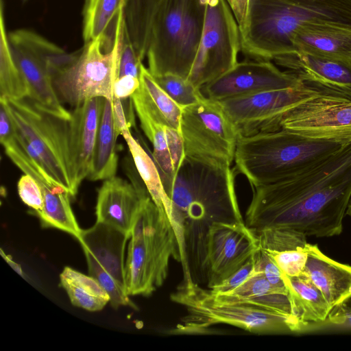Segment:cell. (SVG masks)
<instances>
[{
    "label": "cell",
    "mask_w": 351,
    "mask_h": 351,
    "mask_svg": "<svg viewBox=\"0 0 351 351\" xmlns=\"http://www.w3.org/2000/svg\"><path fill=\"white\" fill-rule=\"evenodd\" d=\"M252 189L245 223L256 233L285 228L306 237L339 235L351 197V141L293 176Z\"/></svg>",
    "instance_id": "obj_1"
},
{
    "label": "cell",
    "mask_w": 351,
    "mask_h": 351,
    "mask_svg": "<svg viewBox=\"0 0 351 351\" xmlns=\"http://www.w3.org/2000/svg\"><path fill=\"white\" fill-rule=\"evenodd\" d=\"M230 166L184 156L167 191L182 282L206 285L208 233L214 223L245 222L236 193L237 171Z\"/></svg>",
    "instance_id": "obj_2"
},
{
    "label": "cell",
    "mask_w": 351,
    "mask_h": 351,
    "mask_svg": "<svg viewBox=\"0 0 351 351\" xmlns=\"http://www.w3.org/2000/svg\"><path fill=\"white\" fill-rule=\"evenodd\" d=\"M311 25L351 28V0H249L241 51L258 60L294 53L295 33Z\"/></svg>",
    "instance_id": "obj_3"
},
{
    "label": "cell",
    "mask_w": 351,
    "mask_h": 351,
    "mask_svg": "<svg viewBox=\"0 0 351 351\" xmlns=\"http://www.w3.org/2000/svg\"><path fill=\"white\" fill-rule=\"evenodd\" d=\"M350 141L310 138L284 128L239 136L234 168L252 188L265 185L304 170Z\"/></svg>",
    "instance_id": "obj_4"
},
{
    "label": "cell",
    "mask_w": 351,
    "mask_h": 351,
    "mask_svg": "<svg viewBox=\"0 0 351 351\" xmlns=\"http://www.w3.org/2000/svg\"><path fill=\"white\" fill-rule=\"evenodd\" d=\"M179 262V246L167 214L143 193L130 232L125 263V286L129 295L149 296L161 287L170 259Z\"/></svg>",
    "instance_id": "obj_5"
},
{
    "label": "cell",
    "mask_w": 351,
    "mask_h": 351,
    "mask_svg": "<svg viewBox=\"0 0 351 351\" xmlns=\"http://www.w3.org/2000/svg\"><path fill=\"white\" fill-rule=\"evenodd\" d=\"M170 298L186 312L180 323L171 330L175 335L203 333L218 324L234 326L260 335L298 332L306 326L295 316L246 304L220 302L213 297L210 289L194 282H182Z\"/></svg>",
    "instance_id": "obj_6"
},
{
    "label": "cell",
    "mask_w": 351,
    "mask_h": 351,
    "mask_svg": "<svg viewBox=\"0 0 351 351\" xmlns=\"http://www.w3.org/2000/svg\"><path fill=\"white\" fill-rule=\"evenodd\" d=\"M125 30L123 10L110 33L84 43L69 62L53 73V84L62 102L75 107L94 97L113 99Z\"/></svg>",
    "instance_id": "obj_7"
},
{
    "label": "cell",
    "mask_w": 351,
    "mask_h": 351,
    "mask_svg": "<svg viewBox=\"0 0 351 351\" xmlns=\"http://www.w3.org/2000/svg\"><path fill=\"white\" fill-rule=\"evenodd\" d=\"M206 5L200 0H164L153 20L147 51L153 76L188 79L200 43Z\"/></svg>",
    "instance_id": "obj_8"
},
{
    "label": "cell",
    "mask_w": 351,
    "mask_h": 351,
    "mask_svg": "<svg viewBox=\"0 0 351 351\" xmlns=\"http://www.w3.org/2000/svg\"><path fill=\"white\" fill-rule=\"evenodd\" d=\"M16 132L40 157L49 175L73 197L71 176L69 121L37 106L28 98L0 99Z\"/></svg>",
    "instance_id": "obj_9"
},
{
    "label": "cell",
    "mask_w": 351,
    "mask_h": 351,
    "mask_svg": "<svg viewBox=\"0 0 351 351\" xmlns=\"http://www.w3.org/2000/svg\"><path fill=\"white\" fill-rule=\"evenodd\" d=\"M12 57L28 87V99L41 109L69 121L67 110L54 88L51 75L71 56L40 35L25 29L8 33Z\"/></svg>",
    "instance_id": "obj_10"
},
{
    "label": "cell",
    "mask_w": 351,
    "mask_h": 351,
    "mask_svg": "<svg viewBox=\"0 0 351 351\" xmlns=\"http://www.w3.org/2000/svg\"><path fill=\"white\" fill-rule=\"evenodd\" d=\"M180 130L185 156L232 165L239 134L218 101L203 96L183 108Z\"/></svg>",
    "instance_id": "obj_11"
},
{
    "label": "cell",
    "mask_w": 351,
    "mask_h": 351,
    "mask_svg": "<svg viewBox=\"0 0 351 351\" xmlns=\"http://www.w3.org/2000/svg\"><path fill=\"white\" fill-rule=\"evenodd\" d=\"M239 25L226 0L206 5L199 47L188 80L197 88L219 77L238 62Z\"/></svg>",
    "instance_id": "obj_12"
},
{
    "label": "cell",
    "mask_w": 351,
    "mask_h": 351,
    "mask_svg": "<svg viewBox=\"0 0 351 351\" xmlns=\"http://www.w3.org/2000/svg\"><path fill=\"white\" fill-rule=\"evenodd\" d=\"M322 94L304 84L299 87L249 94L218 101L239 136L280 129V121L291 109Z\"/></svg>",
    "instance_id": "obj_13"
},
{
    "label": "cell",
    "mask_w": 351,
    "mask_h": 351,
    "mask_svg": "<svg viewBox=\"0 0 351 351\" xmlns=\"http://www.w3.org/2000/svg\"><path fill=\"white\" fill-rule=\"evenodd\" d=\"M258 250V237L245 222L214 223L207 239V289L220 285L252 258Z\"/></svg>",
    "instance_id": "obj_14"
},
{
    "label": "cell",
    "mask_w": 351,
    "mask_h": 351,
    "mask_svg": "<svg viewBox=\"0 0 351 351\" xmlns=\"http://www.w3.org/2000/svg\"><path fill=\"white\" fill-rule=\"evenodd\" d=\"M280 127L314 138H351V99L319 94L289 110Z\"/></svg>",
    "instance_id": "obj_15"
},
{
    "label": "cell",
    "mask_w": 351,
    "mask_h": 351,
    "mask_svg": "<svg viewBox=\"0 0 351 351\" xmlns=\"http://www.w3.org/2000/svg\"><path fill=\"white\" fill-rule=\"evenodd\" d=\"M303 82L290 71L280 70L270 60L237 62L231 69L200 88L216 101L264 91L296 88Z\"/></svg>",
    "instance_id": "obj_16"
},
{
    "label": "cell",
    "mask_w": 351,
    "mask_h": 351,
    "mask_svg": "<svg viewBox=\"0 0 351 351\" xmlns=\"http://www.w3.org/2000/svg\"><path fill=\"white\" fill-rule=\"evenodd\" d=\"M274 60L295 74L303 84L321 93L351 99V64L301 52Z\"/></svg>",
    "instance_id": "obj_17"
},
{
    "label": "cell",
    "mask_w": 351,
    "mask_h": 351,
    "mask_svg": "<svg viewBox=\"0 0 351 351\" xmlns=\"http://www.w3.org/2000/svg\"><path fill=\"white\" fill-rule=\"evenodd\" d=\"M104 101L105 98L94 97L71 112L69 141L73 197L90 171Z\"/></svg>",
    "instance_id": "obj_18"
},
{
    "label": "cell",
    "mask_w": 351,
    "mask_h": 351,
    "mask_svg": "<svg viewBox=\"0 0 351 351\" xmlns=\"http://www.w3.org/2000/svg\"><path fill=\"white\" fill-rule=\"evenodd\" d=\"M145 191L141 180L130 183L116 176L105 180L97 193L96 221L130 234L141 196Z\"/></svg>",
    "instance_id": "obj_19"
},
{
    "label": "cell",
    "mask_w": 351,
    "mask_h": 351,
    "mask_svg": "<svg viewBox=\"0 0 351 351\" xmlns=\"http://www.w3.org/2000/svg\"><path fill=\"white\" fill-rule=\"evenodd\" d=\"M131 99L142 130L152 145V156L167 192L185 156L180 131L164 125L138 99Z\"/></svg>",
    "instance_id": "obj_20"
},
{
    "label": "cell",
    "mask_w": 351,
    "mask_h": 351,
    "mask_svg": "<svg viewBox=\"0 0 351 351\" xmlns=\"http://www.w3.org/2000/svg\"><path fill=\"white\" fill-rule=\"evenodd\" d=\"M307 260L303 273L321 291L330 307L351 297V266L324 254L317 245H306Z\"/></svg>",
    "instance_id": "obj_21"
},
{
    "label": "cell",
    "mask_w": 351,
    "mask_h": 351,
    "mask_svg": "<svg viewBox=\"0 0 351 351\" xmlns=\"http://www.w3.org/2000/svg\"><path fill=\"white\" fill-rule=\"evenodd\" d=\"M260 249L286 276L303 273L307 260L306 236L293 229L269 228L256 233Z\"/></svg>",
    "instance_id": "obj_22"
},
{
    "label": "cell",
    "mask_w": 351,
    "mask_h": 351,
    "mask_svg": "<svg viewBox=\"0 0 351 351\" xmlns=\"http://www.w3.org/2000/svg\"><path fill=\"white\" fill-rule=\"evenodd\" d=\"M130 237L129 234L96 221L91 228L82 230L77 240L83 250L88 251L106 271L125 285V251Z\"/></svg>",
    "instance_id": "obj_23"
},
{
    "label": "cell",
    "mask_w": 351,
    "mask_h": 351,
    "mask_svg": "<svg viewBox=\"0 0 351 351\" xmlns=\"http://www.w3.org/2000/svg\"><path fill=\"white\" fill-rule=\"evenodd\" d=\"M210 293L220 302L246 304L280 314L295 316L288 292L272 285L264 276L256 260L250 274L236 289L223 294Z\"/></svg>",
    "instance_id": "obj_24"
},
{
    "label": "cell",
    "mask_w": 351,
    "mask_h": 351,
    "mask_svg": "<svg viewBox=\"0 0 351 351\" xmlns=\"http://www.w3.org/2000/svg\"><path fill=\"white\" fill-rule=\"evenodd\" d=\"M295 52L306 53L351 64V28L311 25L292 38Z\"/></svg>",
    "instance_id": "obj_25"
},
{
    "label": "cell",
    "mask_w": 351,
    "mask_h": 351,
    "mask_svg": "<svg viewBox=\"0 0 351 351\" xmlns=\"http://www.w3.org/2000/svg\"><path fill=\"white\" fill-rule=\"evenodd\" d=\"M119 135L114 121L112 101L105 99L87 179L105 180L116 176L119 158L116 147Z\"/></svg>",
    "instance_id": "obj_26"
},
{
    "label": "cell",
    "mask_w": 351,
    "mask_h": 351,
    "mask_svg": "<svg viewBox=\"0 0 351 351\" xmlns=\"http://www.w3.org/2000/svg\"><path fill=\"white\" fill-rule=\"evenodd\" d=\"M36 180L44 199L43 208L36 215L42 226L58 229L78 239L82 230L71 206V193L56 182L40 178Z\"/></svg>",
    "instance_id": "obj_27"
},
{
    "label": "cell",
    "mask_w": 351,
    "mask_h": 351,
    "mask_svg": "<svg viewBox=\"0 0 351 351\" xmlns=\"http://www.w3.org/2000/svg\"><path fill=\"white\" fill-rule=\"evenodd\" d=\"M282 278L295 316L305 325L328 319L332 308L306 275L288 276L282 273Z\"/></svg>",
    "instance_id": "obj_28"
},
{
    "label": "cell",
    "mask_w": 351,
    "mask_h": 351,
    "mask_svg": "<svg viewBox=\"0 0 351 351\" xmlns=\"http://www.w3.org/2000/svg\"><path fill=\"white\" fill-rule=\"evenodd\" d=\"M60 280L75 306L95 312L101 311L110 302L108 293L90 275L65 267L60 274Z\"/></svg>",
    "instance_id": "obj_29"
},
{
    "label": "cell",
    "mask_w": 351,
    "mask_h": 351,
    "mask_svg": "<svg viewBox=\"0 0 351 351\" xmlns=\"http://www.w3.org/2000/svg\"><path fill=\"white\" fill-rule=\"evenodd\" d=\"M140 81V86L134 94L164 125L180 131L182 108L158 84L143 64Z\"/></svg>",
    "instance_id": "obj_30"
},
{
    "label": "cell",
    "mask_w": 351,
    "mask_h": 351,
    "mask_svg": "<svg viewBox=\"0 0 351 351\" xmlns=\"http://www.w3.org/2000/svg\"><path fill=\"white\" fill-rule=\"evenodd\" d=\"M132 157L138 175L155 204L167 215L170 199L164 188L159 170L152 156L132 134L130 128L121 132Z\"/></svg>",
    "instance_id": "obj_31"
},
{
    "label": "cell",
    "mask_w": 351,
    "mask_h": 351,
    "mask_svg": "<svg viewBox=\"0 0 351 351\" xmlns=\"http://www.w3.org/2000/svg\"><path fill=\"white\" fill-rule=\"evenodd\" d=\"M26 81L16 64L9 45L5 28L3 1H0V99L27 98Z\"/></svg>",
    "instance_id": "obj_32"
},
{
    "label": "cell",
    "mask_w": 351,
    "mask_h": 351,
    "mask_svg": "<svg viewBox=\"0 0 351 351\" xmlns=\"http://www.w3.org/2000/svg\"><path fill=\"white\" fill-rule=\"evenodd\" d=\"M125 4V0H85L82 12L84 43L106 34Z\"/></svg>",
    "instance_id": "obj_33"
},
{
    "label": "cell",
    "mask_w": 351,
    "mask_h": 351,
    "mask_svg": "<svg viewBox=\"0 0 351 351\" xmlns=\"http://www.w3.org/2000/svg\"><path fill=\"white\" fill-rule=\"evenodd\" d=\"M86 259L89 275L93 277L108 293L110 303L114 308L128 306L135 308L129 298L124 285L106 271L86 250H83Z\"/></svg>",
    "instance_id": "obj_34"
},
{
    "label": "cell",
    "mask_w": 351,
    "mask_h": 351,
    "mask_svg": "<svg viewBox=\"0 0 351 351\" xmlns=\"http://www.w3.org/2000/svg\"><path fill=\"white\" fill-rule=\"evenodd\" d=\"M153 77L164 91L182 108L195 104L204 96L188 79L173 74Z\"/></svg>",
    "instance_id": "obj_35"
},
{
    "label": "cell",
    "mask_w": 351,
    "mask_h": 351,
    "mask_svg": "<svg viewBox=\"0 0 351 351\" xmlns=\"http://www.w3.org/2000/svg\"><path fill=\"white\" fill-rule=\"evenodd\" d=\"M17 189L21 199L37 215L43 208L44 199L40 187L30 175H23L18 181Z\"/></svg>",
    "instance_id": "obj_36"
},
{
    "label": "cell",
    "mask_w": 351,
    "mask_h": 351,
    "mask_svg": "<svg viewBox=\"0 0 351 351\" xmlns=\"http://www.w3.org/2000/svg\"><path fill=\"white\" fill-rule=\"evenodd\" d=\"M142 64L143 61L138 56L125 29L119 57L118 77L130 75L140 78Z\"/></svg>",
    "instance_id": "obj_37"
},
{
    "label": "cell",
    "mask_w": 351,
    "mask_h": 351,
    "mask_svg": "<svg viewBox=\"0 0 351 351\" xmlns=\"http://www.w3.org/2000/svg\"><path fill=\"white\" fill-rule=\"evenodd\" d=\"M254 264L255 255L241 269L220 285L210 289V291L214 294H223L236 289L248 277L254 267Z\"/></svg>",
    "instance_id": "obj_38"
},
{
    "label": "cell",
    "mask_w": 351,
    "mask_h": 351,
    "mask_svg": "<svg viewBox=\"0 0 351 351\" xmlns=\"http://www.w3.org/2000/svg\"><path fill=\"white\" fill-rule=\"evenodd\" d=\"M140 84V78L138 77L130 75L118 77L114 84L113 99H130L139 88Z\"/></svg>",
    "instance_id": "obj_39"
},
{
    "label": "cell",
    "mask_w": 351,
    "mask_h": 351,
    "mask_svg": "<svg viewBox=\"0 0 351 351\" xmlns=\"http://www.w3.org/2000/svg\"><path fill=\"white\" fill-rule=\"evenodd\" d=\"M328 319L332 324L351 328V297L334 306L331 309Z\"/></svg>",
    "instance_id": "obj_40"
},
{
    "label": "cell",
    "mask_w": 351,
    "mask_h": 351,
    "mask_svg": "<svg viewBox=\"0 0 351 351\" xmlns=\"http://www.w3.org/2000/svg\"><path fill=\"white\" fill-rule=\"evenodd\" d=\"M112 101L114 124L118 132L121 135L124 130L131 128L134 123V117L126 115L124 99H114Z\"/></svg>",
    "instance_id": "obj_41"
},
{
    "label": "cell",
    "mask_w": 351,
    "mask_h": 351,
    "mask_svg": "<svg viewBox=\"0 0 351 351\" xmlns=\"http://www.w3.org/2000/svg\"><path fill=\"white\" fill-rule=\"evenodd\" d=\"M229 4L235 19L239 25V30L245 23L247 14L249 0H226Z\"/></svg>",
    "instance_id": "obj_42"
},
{
    "label": "cell",
    "mask_w": 351,
    "mask_h": 351,
    "mask_svg": "<svg viewBox=\"0 0 351 351\" xmlns=\"http://www.w3.org/2000/svg\"><path fill=\"white\" fill-rule=\"evenodd\" d=\"M0 253H1V255L3 257L4 260L8 263V265L15 271H16L19 275L23 276L22 269L19 264H17L14 261H13V260L10 256H8L7 254H5L1 249Z\"/></svg>",
    "instance_id": "obj_43"
},
{
    "label": "cell",
    "mask_w": 351,
    "mask_h": 351,
    "mask_svg": "<svg viewBox=\"0 0 351 351\" xmlns=\"http://www.w3.org/2000/svg\"><path fill=\"white\" fill-rule=\"evenodd\" d=\"M346 214H347L348 215H349L351 217V197L348 202V206L346 208Z\"/></svg>",
    "instance_id": "obj_44"
},
{
    "label": "cell",
    "mask_w": 351,
    "mask_h": 351,
    "mask_svg": "<svg viewBox=\"0 0 351 351\" xmlns=\"http://www.w3.org/2000/svg\"><path fill=\"white\" fill-rule=\"evenodd\" d=\"M200 1H201V2H202L204 5H207L210 1H211L212 0H200Z\"/></svg>",
    "instance_id": "obj_45"
},
{
    "label": "cell",
    "mask_w": 351,
    "mask_h": 351,
    "mask_svg": "<svg viewBox=\"0 0 351 351\" xmlns=\"http://www.w3.org/2000/svg\"><path fill=\"white\" fill-rule=\"evenodd\" d=\"M27 1H29V0H22V1H23V3H25V2H27Z\"/></svg>",
    "instance_id": "obj_46"
}]
</instances>
